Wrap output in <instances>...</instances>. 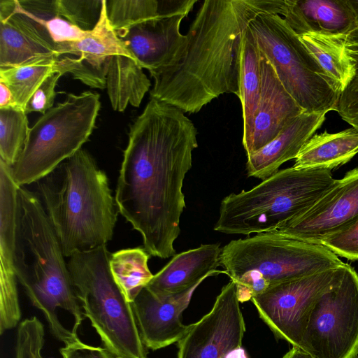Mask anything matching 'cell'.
<instances>
[{"label":"cell","instance_id":"30bf717a","mask_svg":"<svg viewBox=\"0 0 358 358\" xmlns=\"http://www.w3.org/2000/svg\"><path fill=\"white\" fill-rule=\"evenodd\" d=\"M299 348L315 358L357 357L358 274L349 264L313 304Z\"/></svg>","mask_w":358,"mask_h":358},{"label":"cell","instance_id":"8fae6325","mask_svg":"<svg viewBox=\"0 0 358 358\" xmlns=\"http://www.w3.org/2000/svg\"><path fill=\"white\" fill-rule=\"evenodd\" d=\"M268 287L251 299L275 336L299 348L310 310L341 275L343 266Z\"/></svg>","mask_w":358,"mask_h":358},{"label":"cell","instance_id":"f546056e","mask_svg":"<svg viewBox=\"0 0 358 358\" xmlns=\"http://www.w3.org/2000/svg\"><path fill=\"white\" fill-rule=\"evenodd\" d=\"M109 22L117 34L162 14L159 0L106 1ZM169 13V12H168Z\"/></svg>","mask_w":358,"mask_h":358},{"label":"cell","instance_id":"836d02e7","mask_svg":"<svg viewBox=\"0 0 358 358\" xmlns=\"http://www.w3.org/2000/svg\"><path fill=\"white\" fill-rule=\"evenodd\" d=\"M320 244L338 257L358 260V221L348 228L324 238Z\"/></svg>","mask_w":358,"mask_h":358},{"label":"cell","instance_id":"60d3db41","mask_svg":"<svg viewBox=\"0 0 358 358\" xmlns=\"http://www.w3.org/2000/svg\"><path fill=\"white\" fill-rule=\"evenodd\" d=\"M348 1L355 13L356 20L358 24V0H348Z\"/></svg>","mask_w":358,"mask_h":358},{"label":"cell","instance_id":"5b68a950","mask_svg":"<svg viewBox=\"0 0 358 358\" xmlns=\"http://www.w3.org/2000/svg\"><path fill=\"white\" fill-rule=\"evenodd\" d=\"M335 180L326 169L278 170L252 189L225 196L214 230L242 235L275 231L313 205Z\"/></svg>","mask_w":358,"mask_h":358},{"label":"cell","instance_id":"d6a6232c","mask_svg":"<svg viewBox=\"0 0 358 358\" xmlns=\"http://www.w3.org/2000/svg\"><path fill=\"white\" fill-rule=\"evenodd\" d=\"M348 52L355 64V75L341 92L336 112L352 127L358 129V46L348 45Z\"/></svg>","mask_w":358,"mask_h":358},{"label":"cell","instance_id":"ac0fdd59","mask_svg":"<svg viewBox=\"0 0 358 358\" xmlns=\"http://www.w3.org/2000/svg\"><path fill=\"white\" fill-rule=\"evenodd\" d=\"M222 250L217 243L202 244L175 255L146 287L156 295L170 296L184 292L208 277L226 274L217 269L221 265Z\"/></svg>","mask_w":358,"mask_h":358},{"label":"cell","instance_id":"9c48e42d","mask_svg":"<svg viewBox=\"0 0 358 358\" xmlns=\"http://www.w3.org/2000/svg\"><path fill=\"white\" fill-rule=\"evenodd\" d=\"M221 265L231 280L251 272L272 285L341 266L321 244L285 236L277 231L233 240L222 248Z\"/></svg>","mask_w":358,"mask_h":358},{"label":"cell","instance_id":"484cf974","mask_svg":"<svg viewBox=\"0 0 358 358\" xmlns=\"http://www.w3.org/2000/svg\"><path fill=\"white\" fill-rule=\"evenodd\" d=\"M149 257L145 248L139 247L122 249L110 255V273L131 303L154 276L148 267Z\"/></svg>","mask_w":358,"mask_h":358},{"label":"cell","instance_id":"b9f144b4","mask_svg":"<svg viewBox=\"0 0 358 358\" xmlns=\"http://www.w3.org/2000/svg\"><path fill=\"white\" fill-rule=\"evenodd\" d=\"M356 358H358V357H356Z\"/></svg>","mask_w":358,"mask_h":358},{"label":"cell","instance_id":"44dd1931","mask_svg":"<svg viewBox=\"0 0 358 358\" xmlns=\"http://www.w3.org/2000/svg\"><path fill=\"white\" fill-rule=\"evenodd\" d=\"M358 154V129L350 127L336 133L315 134L295 159L298 169L332 170L349 162Z\"/></svg>","mask_w":358,"mask_h":358},{"label":"cell","instance_id":"d6986e66","mask_svg":"<svg viewBox=\"0 0 358 358\" xmlns=\"http://www.w3.org/2000/svg\"><path fill=\"white\" fill-rule=\"evenodd\" d=\"M282 16L298 36H347L358 27L348 0H285Z\"/></svg>","mask_w":358,"mask_h":358},{"label":"cell","instance_id":"83f0119b","mask_svg":"<svg viewBox=\"0 0 358 358\" xmlns=\"http://www.w3.org/2000/svg\"><path fill=\"white\" fill-rule=\"evenodd\" d=\"M15 248L0 245V334L19 325L21 310L17 275L14 267Z\"/></svg>","mask_w":358,"mask_h":358},{"label":"cell","instance_id":"9a60e30c","mask_svg":"<svg viewBox=\"0 0 358 358\" xmlns=\"http://www.w3.org/2000/svg\"><path fill=\"white\" fill-rule=\"evenodd\" d=\"M64 55L41 20L24 10L18 0L0 1V69L34 59Z\"/></svg>","mask_w":358,"mask_h":358},{"label":"cell","instance_id":"1f68e13d","mask_svg":"<svg viewBox=\"0 0 358 358\" xmlns=\"http://www.w3.org/2000/svg\"><path fill=\"white\" fill-rule=\"evenodd\" d=\"M16 336L15 358H43L45 331L43 323L36 316L20 322Z\"/></svg>","mask_w":358,"mask_h":358},{"label":"cell","instance_id":"ffe728a7","mask_svg":"<svg viewBox=\"0 0 358 358\" xmlns=\"http://www.w3.org/2000/svg\"><path fill=\"white\" fill-rule=\"evenodd\" d=\"M326 113L302 112L273 140L247 156L248 176L264 180L282 164L295 159L303 145L322 125Z\"/></svg>","mask_w":358,"mask_h":358},{"label":"cell","instance_id":"4dcf8cb0","mask_svg":"<svg viewBox=\"0 0 358 358\" xmlns=\"http://www.w3.org/2000/svg\"><path fill=\"white\" fill-rule=\"evenodd\" d=\"M103 0H57V10L71 23L84 31H92L98 23Z\"/></svg>","mask_w":358,"mask_h":358},{"label":"cell","instance_id":"8d00e7d4","mask_svg":"<svg viewBox=\"0 0 358 358\" xmlns=\"http://www.w3.org/2000/svg\"><path fill=\"white\" fill-rule=\"evenodd\" d=\"M59 352L62 358H117L106 347L90 345L81 341L64 345Z\"/></svg>","mask_w":358,"mask_h":358},{"label":"cell","instance_id":"603a6c76","mask_svg":"<svg viewBox=\"0 0 358 358\" xmlns=\"http://www.w3.org/2000/svg\"><path fill=\"white\" fill-rule=\"evenodd\" d=\"M69 54L78 55L79 62L106 73L112 56H132L109 22L106 0L96 27L81 40L69 43Z\"/></svg>","mask_w":358,"mask_h":358},{"label":"cell","instance_id":"2e32d148","mask_svg":"<svg viewBox=\"0 0 358 358\" xmlns=\"http://www.w3.org/2000/svg\"><path fill=\"white\" fill-rule=\"evenodd\" d=\"M198 283L180 294L158 296L144 287L131 303L141 338L147 349L159 350L178 342L190 324L182 322Z\"/></svg>","mask_w":358,"mask_h":358},{"label":"cell","instance_id":"5bb4252c","mask_svg":"<svg viewBox=\"0 0 358 358\" xmlns=\"http://www.w3.org/2000/svg\"><path fill=\"white\" fill-rule=\"evenodd\" d=\"M194 4H189L117 34L143 69L149 71L167 67L179 58L187 36L180 31L182 20Z\"/></svg>","mask_w":358,"mask_h":358},{"label":"cell","instance_id":"4fadbf2b","mask_svg":"<svg viewBox=\"0 0 358 358\" xmlns=\"http://www.w3.org/2000/svg\"><path fill=\"white\" fill-rule=\"evenodd\" d=\"M358 221V167L338 180L308 209L275 231L289 238L320 244Z\"/></svg>","mask_w":358,"mask_h":358},{"label":"cell","instance_id":"d4e9b609","mask_svg":"<svg viewBox=\"0 0 358 358\" xmlns=\"http://www.w3.org/2000/svg\"><path fill=\"white\" fill-rule=\"evenodd\" d=\"M261 82L260 50L249 25L243 43L239 98L243 113L244 149L248 147L251 138L260 98Z\"/></svg>","mask_w":358,"mask_h":358},{"label":"cell","instance_id":"d590c367","mask_svg":"<svg viewBox=\"0 0 358 358\" xmlns=\"http://www.w3.org/2000/svg\"><path fill=\"white\" fill-rule=\"evenodd\" d=\"M62 76L56 72L45 79L29 99L24 109L27 114L38 112L43 115L53 107L56 96L55 87Z\"/></svg>","mask_w":358,"mask_h":358},{"label":"cell","instance_id":"4316f807","mask_svg":"<svg viewBox=\"0 0 358 358\" xmlns=\"http://www.w3.org/2000/svg\"><path fill=\"white\" fill-rule=\"evenodd\" d=\"M59 57H41L18 66L0 69V81L11 91L16 108L24 110L25 106L45 79L55 71Z\"/></svg>","mask_w":358,"mask_h":358},{"label":"cell","instance_id":"7402d4cb","mask_svg":"<svg viewBox=\"0 0 358 358\" xmlns=\"http://www.w3.org/2000/svg\"><path fill=\"white\" fill-rule=\"evenodd\" d=\"M151 83L132 56L115 55L108 62L106 90L113 108L123 112L128 103L138 107Z\"/></svg>","mask_w":358,"mask_h":358},{"label":"cell","instance_id":"8992f818","mask_svg":"<svg viewBox=\"0 0 358 358\" xmlns=\"http://www.w3.org/2000/svg\"><path fill=\"white\" fill-rule=\"evenodd\" d=\"M106 245L76 252L68 268L84 315L117 358H147L131 303L115 282Z\"/></svg>","mask_w":358,"mask_h":358},{"label":"cell","instance_id":"e575fe53","mask_svg":"<svg viewBox=\"0 0 358 358\" xmlns=\"http://www.w3.org/2000/svg\"><path fill=\"white\" fill-rule=\"evenodd\" d=\"M41 20L54 43L62 48L64 55L68 54L69 43L81 40L89 32L62 19L60 16H56L48 20Z\"/></svg>","mask_w":358,"mask_h":358},{"label":"cell","instance_id":"f1b7e54d","mask_svg":"<svg viewBox=\"0 0 358 358\" xmlns=\"http://www.w3.org/2000/svg\"><path fill=\"white\" fill-rule=\"evenodd\" d=\"M29 129L24 110L16 107L0 109V159L11 167L15 165Z\"/></svg>","mask_w":358,"mask_h":358},{"label":"cell","instance_id":"52a82bcc","mask_svg":"<svg viewBox=\"0 0 358 358\" xmlns=\"http://www.w3.org/2000/svg\"><path fill=\"white\" fill-rule=\"evenodd\" d=\"M100 107L98 93L69 94L40 117L11 167L17 186L35 183L80 150L94 129Z\"/></svg>","mask_w":358,"mask_h":358},{"label":"cell","instance_id":"277c9868","mask_svg":"<svg viewBox=\"0 0 358 358\" xmlns=\"http://www.w3.org/2000/svg\"><path fill=\"white\" fill-rule=\"evenodd\" d=\"M65 257L106 245L118 209L106 173L80 149L35 182Z\"/></svg>","mask_w":358,"mask_h":358},{"label":"cell","instance_id":"7c38bea8","mask_svg":"<svg viewBox=\"0 0 358 358\" xmlns=\"http://www.w3.org/2000/svg\"><path fill=\"white\" fill-rule=\"evenodd\" d=\"M239 303L231 280L212 309L178 342V358H248L242 347L245 324Z\"/></svg>","mask_w":358,"mask_h":358},{"label":"cell","instance_id":"3957f363","mask_svg":"<svg viewBox=\"0 0 358 358\" xmlns=\"http://www.w3.org/2000/svg\"><path fill=\"white\" fill-rule=\"evenodd\" d=\"M17 201L14 252L17 280L43 315L52 334L64 345L78 342V336L59 317L61 310L70 314L78 334L85 316L60 243L36 193L20 187Z\"/></svg>","mask_w":358,"mask_h":358},{"label":"cell","instance_id":"ba28073f","mask_svg":"<svg viewBox=\"0 0 358 358\" xmlns=\"http://www.w3.org/2000/svg\"><path fill=\"white\" fill-rule=\"evenodd\" d=\"M250 28L260 52L303 112L327 114L336 110L339 89L282 17L260 14Z\"/></svg>","mask_w":358,"mask_h":358},{"label":"cell","instance_id":"e0dca14e","mask_svg":"<svg viewBox=\"0 0 358 358\" xmlns=\"http://www.w3.org/2000/svg\"><path fill=\"white\" fill-rule=\"evenodd\" d=\"M261 92L247 156L273 140L303 110L287 92L272 65L260 52Z\"/></svg>","mask_w":358,"mask_h":358},{"label":"cell","instance_id":"ab89813d","mask_svg":"<svg viewBox=\"0 0 358 358\" xmlns=\"http://www.w3.org/2000/svg\"><path fill=\"white\" fill-rule=\"evenodd\" d=\"M345 41L348 45L358 46V27L346 36Z\"/></svg>","mask_w":358,"mask_h":358},{"label":"cell","instance_id":"6da1fadb","mask_svg":"<svg viewBox=\"0 0 358 358\" xmlns=\"http://www.w3.org/2000/svg\"><path fill=\"white\" fill-rule=\"evenodd\" d=\"M196 135L182 110L155 99L130 128L115 200L150 255H176L173 243L186 206L183 181L198 147Z\"/></svg>","mask_w":358,"mask_h":358},{"label":"cell","instance_id":"cb8c5ba5","mask_svg":"<svg viewBox=\"0 0 358 358\" xmlns=\"http://www.w3.org/2000/svg\"><path fill=\"white\" fill-rule=\"evenodd\" d=\"M299 36L341 93L355 75V64L348 52L346 36L317 33Z\"/></svg>","mask_w":358,"mask_h":358},{"label":"cell","instance_id":"74e56055","mask_svg":"<svg viewBox=\"0 0 358 358\" xmlns=\"http://www.w3.org/2000/svg\"><path fill=\"white\" fill-rule=\"evenodd\" d=\"M15 107L13 94L8 86L0 81V109Z\"/></svg>","mask_w":358,"mask_h":358},{"label":"cell","instance_id":"f35d334b","mask_svg":"<svg viewBox=\"0 0 358 358\" xmlns=\"http://www.w3.org/2000/svg\"><path fill=\"white\" fill-rule=\"evenodd\" d=\"M282 358H315L308 352L297 347H292Z\"/></svg>","mask_w":358,"mask_h":358},{"label":"cell","instance_id":"7a4b0ae2","mask_svg":"<svg viewBox=\"0 0 358 358\" xmlns=\"http://www.w3.org/2000/svg\"><path fill=\"white\" fill-rule=\"evenodd\" d=\"M285 0H206L173 64L150 71L155 99L196 113L224 93L241 96V54L250 22L264 13L282 15Z\"/></svg>","mask_w":358,"mask_h":358}]
</instances>
